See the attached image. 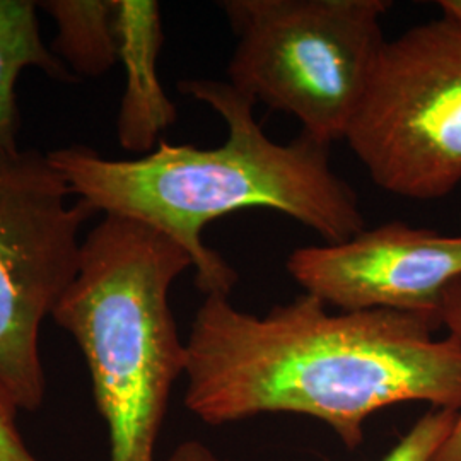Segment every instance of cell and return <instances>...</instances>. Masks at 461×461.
Returning a JSON list of instances; mask_svg holds the SVG:
<instances>
[{
    "instance_id": "cell-11",
    "label": "cell",
    "mask_w": 461,
    "mask_h": 461,
    "mask_svg": "<svg viewBox=\"0 0 461 461\" xmlns=\"http://www.w3.org/2000/svg\"><path fill=\"white\" fill-rule=\"evenodd\" d=\"M458 411L432 409L379 461H430L451 432Z\"/></svg>"
},
{
    "instance_id": "cell-15",
    "label": "cell",
    "mask_w": 461,
    "mask_h": 461,
    "mask_svg": "<svg viewBox=\"0 0 461 461\" xmlns=\"http://www.w3.org/2000/svg\"><path fill=\"white\" fill-rule=\"evenodd\" d=\"M438 5L445 19H449L461 26V0H441Z\"/></svg>"
},
{
    "instance_id": "cell-9",
    "label": "cell",
    "mask_w": 461,
    "mask_h": 461,
    "mask_svg": "<svg viewBox=\"0 0 461 461\" xmlns=\"http://www.w3.org/2000/svg\"><path fill=\"white\" fill-rule=\"evenodd\" d=\"M36 11L33 0H0V148L17 146L16 84L23 70L33 67L55 81L79 83L41 40Z\"/></svg>"
},
{
    "instance_id": "cell-10",
    "label": "cell",
    "mask_w": 461,
    "mask_h": 461,
    "mask_svg": "<svg viewBox=\"0 0 461 461\" xmlns=\"http://www.w3.org/2000/svg\"><path fill=\"white\" fill-rule=\"evenodd\" d=\"M38 9L55 19L59 34L50 49L77 79H96L115 67L116 0H45Z\"/></svg>"
},
{
    "instance_id": "cell-4",
    "label": "cell",
    "mask_w": 461,
    "mask_h": 461,
    "mask_svg": "<svg viewBox=\"0 0 461 461\" xmlns=\"http://www.w3.org/2000/svg\"><path fill=\"white\" fill-rule=\"evenodd\" d=\"M388 0H222L236 36L228 83L294 116L301 133L346 140L386 43Z\"/></svg>"
},
{
    "instance_id": "cell-1",
    "label": "cell",
    "mask_w": 461,
    "mask_h": 461,
    "mask_svg": "<svg viewBox=\"0 0 461 461\" xmlns=\"http://www.w3.org/2000/svg\"><path fill=\"white\" fill-rule=\"evenodd\" d=\"M436 329L390 310L331 314L312 294L265 316L205 296L185 342V405L211 426L308 415L357 449L367 419L383 409L424 402L460 411L461 340L438 339Z\"/></svg>"
},
{
    "instance_id": "cell-7",
    "label": "cell",
    "mask_w": 461,
    "mask_h": 461,
    "mask_svg": "<svg viewBox=\"0 0 461 461\" xmlns=\"http://www.w3.org/2000/svg\"><path fill=\"white\" fill-rule=\"evenodd\" d=\"M287 274L340 312L419 314L438 327L445 291L461 279V236L393 221L342 243L296 248Z\"/></svg>"
},
{
    "instance_id": "cell-3",
    "label": "cell",
    "mask_w": 461,
    "mask_h": 461,
    "mask_svg": "<svg viewBox=\"0 0 461 461\" xmlns=\"http://www.w3.org/2000/svg\"><path fill=\"white\" fill-rule=\"evenodd\" d=\"M192 267L163 232L118 215L83 240L79 272L51 316L83 350L108 461H156L171 390L186 369L169 289Z\"/></svg>"
},
{
    "instance_id": "cell-13",
    "label": "cell",
    "mask_w": 461,
    "mask_h": 461,
    "mask_svg": "<svg viewBox=\"0 0 461 461\" xmlns=\"http://www.w3.org/2000/svg\"><path fill=\"white\" fill-rule=\"evenodd\" d=\"M17 411L14 398L0 383V461H38L21 438Z\"/></svg>"
},
{
    "instance_id": "cell-6",
    "label": "cell",
    "mask_w": 461,
    "mask_h": 461,
    "mask_svg": "<svg viewBox=\"0 0 461 461\" xmlns=\"http://www.w3.org/2000/svg\"><path fill=\"white\" fill-rule=\"evenodd\" d=\"M68 195L49 154L0 148V383L19 411L43 405L40 330L79 272V230L96 212Z\"/></svg>"
},
{
    "instance_id": "cell-12",
    "label": "cell",
    "mask_w": 461,
    "mask_h": 461,
    "mask_svg": "<svg viewBox=\"0 0 461 461\" xmlns=\"http://www.w3.org/2000/svg\"><path fill=\"white\" fill-rule=\"evenodd\" d=\"M439 323L449 335H455L461 340V279L455 280L445 291ZM430 461H461V409L456 412L455 424L445 443L439 446Z\"/></svg>"
},
{
    "instance_id": "cell-14",
    "label": "cell",
    "mask_w": 461,
    "mask_h": 461,
    "mask_svg": "<svg viewBox=\"0 0 461 461\" xmlns=\"http://www.w3.org/2000/svg\"><path fill=\"white\" fill-rule=\"evenodd\" d=\"M167 461H221L209 446L200 441H185L178 446Z\"/></svg>"
},
{
    "instance_id": "cell-2",
    "label": "cell",
    "mask_w": 461,
    "mask_h": 461,
    "mask_svg": "<svg viewBox=\"0 0 461 461\" xmlns=\"http://www.w3.org/2000/svg\"><path fill=\"white\" fill-rule=\"evenodd\" d=\"M182 95L209 104L228 125L214 149L192 144L158 148L135 159H110L74 144L49 159L74 195L96 212L142 222L190 255L203 296H230L238 272L207 247L202 230L247 209H270L294 219L327 243L366 230L359 197L330 163V146L306 133L274 142L255 118V101L224 81L183 79Z\"/></svg>"
},
{
    "instance_id": "cell-8",
    "label": "cell",
    "mask_w": 461,
    "mask_h": 461,
    "mask_svg": "<svg viewBox=\"0 0 461 461\" xmlns=\"http://www.w3.org/2000/svg\"><path fill=\"white\" fill-rule=\"evenodd\" d=\"M116 38L118 62L127 74L116 118L118 142L129 152L146 156L178 120V110L158 76V57L165 43L159 4L116 0Z\"/></svg>"
},
{
    "instance_id": "cell-5",
    "label": "cell",
    "mask_w": 461,
    "mask_h": 461,
    "mask_svg": "<svg viewBox=\"0 0 461 461\" xmlns=\"http://www.w3.org/2000/svg\"><path fill=\"white\" fill-rule=\"evenodd\" d=\"M346 140L381 190L449 195L461 183V26L441 17L386 40Z\"/></svg>"
}]
</instances>
